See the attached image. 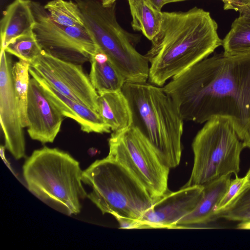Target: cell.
<instances>
[{"label":"cell","mask_w":250,"mask_h":250,"mask_svg":"<svg viewBox=\"0 0 250 250\" xmlns=\"http://www.w3.org/2000/svg\"><path fill=\"white\" fill-rule=\"evenodd\" d=\"M98 104L99 113L112 132L125 129L132 125V111L122 90L99 94Z\"/></svg>","instance_id":"cell-17"},{"label":"cell","mask_w":250,"mask_h":250,"mask_svg":"<svg viewBox=\"0 0 250 250\" xmlns=\"http://www.w3.org/2000/svg\"><path fill=\"white\" fill-rule=\"evenodd\" d=\"M209 12L197 7L163 12L159 32L145 55L150 64L148 81L158 86L207 58L222 40Z\"/></svg>","instance_id":"cell-2"},{"label":"cell","mask_w":250,"mask_h":250,"mask_svg":"<svg viewBox=\"0 0 250 250\" xmlns=\"http://www.w3.org/2000/svg\"><path fill=\"white\" fill-rule=\"evenodd\" d=\"M115 218L118 222L120 229H143V225L141 221L139 220L133 219L123 217H117Z\"/></svg>","instance_id":"cell-26"},{"label":"cell","mask_w":250,"mask_h":250,"mask_svg":"<svg viewBox=\"0 0 250 250\" xmlns=\"http://www.w3.org/2000/svg\"><path fill=\"white\" fill-rule=\"evenodd\" d=\"M203 193L204 188L200 186L168 191L155 200L140 220L143 229H174L180 219L194 210Z\"/></svg>","instance_id":"cell-12"},{"label":"cell","mask_w":250,"mask_h":250,"mask_svg":"<svg viewBox=\"0 0 250 250\" xmlns=\"http://www.w3.org/2000/svg\"><path fill=\"white\" fill-rule=\"evenodd\" d=\"M50 18L55 23L69 27H85L77 3L71 0H51L44 6Z\"/></svg>","instance_id":"cell-21"},{"label":"cell","mask_w":250,"mask_h":250,"mask_svg":"<svg viewBox=\"0 0 250 250\" xmlns=\"http://www.w3.org/2000/svg\"><path fill=\"white\" fill-rule=\"evenodd\" d=\"M29 72L65 96L99 112V94L81 64L61 60L43 50L30 63Z\"/></svg>","instance_id":"cell-10"},{"label":"cell","mask_w":250,"mask_h":250,"mask_svg":"<svg viewBox=\"0 0 250 250\" xmlns=\"http://www.w3.org/2000/svg\"><path fill=\"white\" fill-rule=\"evenodd\" d=\"M22 172L28 189L42 202L67 215L81 212V201L87 196L83 171L69 153L46 146L35 150Z\"/></svg>","instance_id":"cell-4"},{"label":"cell","mask_w":250,"mask_h":250,"mask_svg":"<svg viewBox=\"0 0 250 250\" xmlns=\"http://www.w3.org/2000/svg\"><path fill=\"white\" fill-rule=\"evenodd\" d=\"M246 186L245 177L240 178L236 175L235 178L231 180L227 192L216 206L215 213L229 205Z\"/></svg>","instance_id":"cell-25"},{"label":"cell","mask_w":250,"mask_h":250,"mask_svg":"<svg viewBox=\"0 0 250 250\" xmlns=\"http://www.w3.org/2000/svg\"><path fill=\"white\" fill-rule=\"evenodd\" d=\"M229 175L203 186V195L194 210L180 219L174 229H193L215 220V208L230 185Z\"/></svg>","instance_id":"cell-15"},{"label":"cell","mask_w":250,"mask_h":250,"mask_svg":"<svg viewBox=\"0 0 250 250\" xmlns=\"http://www.w3.org/2000/svg\"><path fill=\"white\" fill-rule=\"evenodd\" d=\"M242 142L244 148L248 147L250 149V126L246 135L242 141Z\"/></svg>","instance_id":"cell-29"},{"label":"cell","mask_w":250,"mask_h":250,"mask_svg":"<svg viewBox=\"0 0 250 250\" xmlns=\"http://www.w3.org/2000/svg\"><path fill=\"white\" fill-rule=\"evenodd\" d=\"M7 53L15 56L29 63L32 62L43 51L33 31L17 37L4 49Z\"/></svg>","instance_id":"cell-23"},{"label":"cell","mask_w":250,"mask_h":250,"mask_svg":"<svg viewBox=\"0 0 250 250\" xmlns=\"http://www.w3.org/2000/svg\"><path fill=\"white\" fill-rule=\"evenodd\" d=\"M192 148L193 166L183 187L204 186L240 171L244 146L228 119L216 117L206 122L195 136Z\"/></svg>","instance_id":"cell-7"},{"label":"cell","mask_w":250,"mask_h":250,"mask_svg":"<svg viewBox=\"0 0 250 250\" xmlns=\"http://www.w3.org/2000/svg\"><path fill=\"white\" fill-rule=\"evenodd\" d=\"M26 112L30 137L42 144L53 143L64 117L33 77L29 82Z\"/></svg>","instance_id":"cell-13"},{"label":"cell","mask_w":250,"mask_h":250,"mask_svg":"<svg viewBox=\"0 0 250 250\" xmlns=\"http://www.w3.org/2000/svg\"><path fill=\"white\" fill-rule=\"evenodd\" d=\"M30 0H14L3 11L0 21V49L14 38L33 31L35 20Z\"/></svg>","instance_id":"cell-16"},{"label":"cell","mask_w":250,"mask_h":250,"mask_svg":"<svg viewBox=\"0 0 250 250\" xmlns=\"http://www.w3.org/2000/svg\"><path fill=\"white\" fill-rule=\"evenodd\" d=\"M89 186L87 197L103 214L140 220L154 200L143 185L123 165L106 157L83 172Z\"/></svg>","instance_id":"cell-6"},{"label":"cell","mask_w":250,"mask_h":250,"mask_svg":"<svg viewBox=\"0 0 250 250\" xmlns=\"http://www.w3.org/2000/svg\"><path fill=\"white\" fill-rule=\"evenodd\" d=\"M104 6H110L116 3L117 0H98Z\"/></svg>","instance_id":"cell-30"},{"label":"cell","mask_w":250,"mask_h":250,"mask_svg":"<svg viewBox=\"0 0 250 250\" xmlns=\"http://www.w3.org/2000/svg\"><path fill=\"white\" fill-rule=\"evenodd\" d=\"M107 157L126 168L146 188L154 201L169 191L170 168L139 130L132 125L113 132Z\"/></svg>","instance_id":"cell-8"},{"label":"cell","mask_w":250,"mask_h":250,"mask_svg":"<svg viewBox=\"0 0 250 250\" xmlns=\"http://www.w3.org/2000/svg\"><path fill=\"white\" fill-rule=\"evenodd\" d=\"M183 119L203 124L228 119L242 141L250 126V53L215 54L174 77L163 87Z\"/></svg>","instance_id":"cell-1"},{"label":"cell","mask_w":250,"mask_h":250,"mask_svg":"<svg viewBox=\"0 0 250 250\" xmlns=\"http://www.w3.org/2000/svg\"><path fill=\"white\" fill-rule=\"evenodd\" d=\"M89 77L98 94L122 89L125 83L123 75L98 46L90 56Z\"/></svg>","instance_id":"cell-18"},{"label":"cell","mask_w":250,"mask_h":250,"mask_svg":"<svg viewBox=\"0 0 250 250\" xmlns=\"http://www.w3.org/2000/svg\"><path fill=\"white\" fill-rule=\"evenodd\" d=\"M122 91L132 113V125L148 140L170 168L180 164L183 121L163 88L150 83L125 82Z\"/></svg>","instance_id":"cell-3"},{"label":"cell","mask_w":250,"mask_h":250,"mask_svg":"<svg viewBox=\"0 0 250 250\" xmlns=\"http://www.w3.org/2000/svg\"><path fill=\"white\" fill-rule=\"evenodd\" d=\"M127 0L132 17V29L141 32L151 41L160 31L163 12L154 8L144 0Z\"/></svg>","instance_id":"cell-19"},{"label":"cell","mask_w":250,"mask_h":250,"mask_svg":"<svg viewBox=\"0 0 250 250\" xmlns=\"http://www.w3.org/2000/svg\"><path fill=\"white\" fill-rule=\"evenodd\" d=\"M215 218L240 222H250V185L246 186L229 205L216 212Z\"/></svg>","instance_id":"cell-24"},{"label":"cell","mask_w":250,"mask_h":250,"mask_svg":"<svg viewBox=\"0 0 250 250\" xmlns=\"http://www.w3.org/2000/svg\"><path fill=\"white\" fill-rule=\"evenodd\" d=\"M239 15H244L250 18V1L241 7L238 11Z\"/></svg>","instance_id":"cell-28"},{"label":"cell","mask_w":250,"mask_h":250,"mask_svg":"<svg viewBox=\"0 0 250 250\" xmlns=\"http://www.w3.org/2000/svg\"><path fill=\"white\" fill-rule=\"evenodd\" d=\"M245 177L246 180V186L250 185V168Z\"/></svg>","instance_id":"cell-32"},{"label":"cell","mask_w":250,"mask_h":250,"mask_svg":"<svg viewBox=\"0 0 250 250\" xmlns=\"http://www.w3.org/2000/svg\"><path fill=\"white\" fill-rule=\"evenodd\" d=\"M225 54L235 56L250 53V18L239 15L222 40Z\"/></svg>","instance_id":"cell-20"},{"label":"cell","mask_w":250,"mask_h":250,"mask_svg":"<svg viewBox=\"0 0 250 250\" xmlns=\"http://www.w3.org/2000/svg\"><path fill=\"white\" fill-rule=\"evenodd\" d=\"M74 1L81 11L85 27L97 45L123 75L125 82H147L149 62L146 57L136 48L141 36L129 32L119 23L116 3L104 6L98 0Z\"/></svg>","instance_id":"cell-5"},{"label":"cell","mask_w":250,"mask_h":250,"mask_svg":"<svg viewBox=\"0 0 250 250\" xmlns=\"http://www.w3.org/2000/svg\"><path fill=\"white\" fill-rule=\"evenodd\" d=\"M12 67L10 54L0 49V124L4 136V147L15 159L19 160L25 156V142L14 89Z\"/></svg>","instance_id":"cell-11"},{"label":"cell","mask_w":250,"mask_h":250,"mask_svg":"<svg viewBox=\"0 0 250 250\" xmlns=\"http://www.w3.org/2000/svg\"><path fill=\"white\" fill-rule=\"evenodd\" d=\"M186 0H166V4H168V3H172V2L183 1H186ZM221 0L223 2V3H224V2L228 1L229 0Z\"/></svg>","instance_id":"cell-31"},{"label":"cell","mask_w":250,"mask_h":250,"mask_svg":"<svg viewBox=\"0 0 250 250\" xmlns=\"http://www.w3.org/2000/svg\"><path fill=\"white\" fill-rule=\"evenodd\" d=\"M146 2L154 8L162 11L163 6L166 4V0H144Z\"/></svg>","instance_id":"cell-27"},{"label":"cell","mask_w":250,"mask_h":250,"mask_svg":"<svg viewBox=\"0 0 250 250\" xmlns=\"http://www.w3.org/2000/svg\"><path fill=\"white\" fill-rule=\"evenodd\" d=\"M29 74L37 80L47 96L64 117L75 120L83 131L101 134L110 132V127L104 123L99 112L63 95L35 74Z\"/></svg>","instance_id":"cell-14"},{"label":"cell","mask_w":250,"mask_h":250,"mask_svg":"<svg viewBox=\"0 0 250 250\" xmlns=\"http://www.w3.org/2000/svg\"><path fill=\"white\" fill-rule=\"evenodd\" d=\"M31 7L35 20L33 32L44 51L77 64L89 61L98 45L85 27L61 25L39 2L32 1Z\"/></svg>","instance_id":"cell-9"},{"label":"cell","mask_w":250,"mask_h":250,"mask_svg":"<svg viewBox=\"0 0 250 250\" xmlns=\"http://www.w3.org/2000/svg\"><path fill=\"white\" fill-rule=\"evenodd\" d=\"M28 62L19 60L13 64L12 76L14 89L16 97L21 126L28 125L26 108L30 78Z\"/></svg>","instance_id":"cell-22"}]
</instances>
